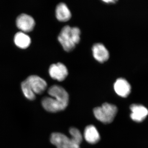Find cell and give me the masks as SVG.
Returning <instances> with one entry per match:
<instances>
[{
	"label": "cell",
	"instance_id": "2e32d148",
	"mask_svg": "<svg viewBox=\"0 0 148 148\" xmlns=\"http://www.w3.org/2000/svg\"><path fill=\"white\" fill-rule=\"evenodd\" d=\"M69 133L72 139L80 145L82 141V136L79 130L75 127H73L69 130Z\"/></svg>",
	"mask_w": 148,
	"mask_h": 148
},
{
	"label": "cell",
	"instance_id": "e0dca14e",
	"mask_svg": "<svg viewBox=\"0 0 148 148\" xmlns=\"http://www.w3.org/2000/svg\"><path fill=\"white\" fill-rule=\"evenodd\" d=\"M104 2L107 3H116V1H103Z\"/></svg>",
	"mask_w": 148,
	"mask_h": 148
},
{
	"label": "cell",
	"instance_id": "52a82bcc",
	"mask_svg": "<svg viewBox=\"0 0 148 148\" xmlns=\"http://www.w3.org/2000/svg\"><path fill=\"white\" fill-rule=\"evenodd\" d=\"M16 24L18 29L22 32H31L35 27L34 19L32 16L26 14H21L16 19Z\"/></svg>",
	"mask_w": 148,
	"mask_h": 148
},
{
	"label": "cell",
	"instance_id": "8992f818",
	"mask_svg": "<svg viewBox=\"0 0 148 148\" xmlns=\"http://www.w3.org/2000/svg\"><path fill=\"white\" fill-rule=\"evenodd\" d=\"M26 80L35 94H41L47 87L46 82L42 78L36 75L29 76Z\"/></svg>",
	"mask_w": 148,
	"mask_h": 148
},
{
	"label": "cell",
	"instance_id": "3957f363",
	"mask_svg": "<svg viewBox=\"0 0 148 148\" xmlns=\"http://www.w3.org/2000/svg\"><path fill=\"white\" fill-rule=\"evenodd\" d=\"M50 141L57 148H80V145L71 138H69L66 135L59 132L52 133L51 136Z\"/></svg>",
	"mask_w": 148,
	"mask_h": 148
},
{
	"label": "cell",
	"instance_id": "277c9868",
	"mask_svg": "<svg viewBox=\"0 0 148 148\" xmlns=\"http://www.w3.org/2000/svg\"><path fill=\"white\" fill-rule=\"evenodd\" d=\"M48 93L51 97L55 98L59 102L67 107L69 103V95L64 88L54 85L49 88Z\"/></svg>",
	"mask_w": 148,
	"mask_h": 148
},
{
	"label": "cell",
	"instance_id": "7c38bea8",
	"mask_svg": "<svg viewBox=\"0 0 148 148\" xmlns=\"http://www.w3.org/2000/svg\"><path fill=\"white\" fill-rule=\"evenodd\" d=\"M84 138L86 142L90 144H95L100 140V134L95 126L92 125L86 126L84 131Z\"/></svg>",
	"mask_w": 148,
	"mask_h": 148
},
{
	"label": "cell",
	"instance_id": "6da1fadb",
	"mask_svg": "<svg viewBox=\"0 0 148 148\" xmlns=\"http://www.w3.org/2000/svg\"><path fill=\"white\" fill-rule=\"evenodd\" d=\"M81 31L77 27L66 26L61 29L58 36V40L64 50L72 51L80 40Z\"/></svg>",
	"mask_w": 148,
	"mask_h": 148
},
{
	"label": "cell",
	"instance_id": "9a60e30c",
	"mask_svg": "<svg viewBox=\"0 0 148 148\" xmlns=\"http://www.w3.org/2000/svg\"><path fill=\"white\" fill-rule=\"evenodd\" d=\"M21 87L24 95L27 99L30 100H34L36 98V94L26 80L21 83Z\"/></svg>",
	"mask_w": 148,
	"mask_h": 148
},
{
	"label": "cell",
	"instance_id": "5bb4252c",
	"mask_svg": "<svg viewBox=\"0 0 148 148\" xmlns=\"http://www.w3.org/2000/svg\"><path fill=\"white\" fill-rule=\"evenodd\" d=\"M14 42L18 47L26 49L30 45L31 42L30 37L23 32H18L14 36Z\"/></svg>",
	"mask_w": 148,
	"mask_h": 148
},
{
	"label": "cell",
	"instance_id": "7a4b0ae2",
	"mask_svg": "<svg viewBox=\"0 0 148 148\" xmlns=\"http://www.w3.org/2000/svg\"><path fill=\"white\" fill-rule=\"evenodd\" d=\"M95 117L99 121L105 124H108L113 121L118 109L116 106L108 103H105L101 107L93 109Z\"/></svg>",
	"mask_w": 148,
	"mask_h": 148
},
{
	"label": "cell",
	"instance_id": "30bf717a",
	"mask_svg": "<svg viewBox=\"0 0 148 148\" xmlns=\"http://www.w3.org/2000/svg\"><path fill=\"white\" fill-rule=\"evenodd\" d=\"M130 109L131 111L130 117L134 121H143L148 116V110L142 105L133 104L130 106Z\"/></svg>",
	"mask_w": 148,
	"mask_h": 148
},
{
	"label": "cell",
	"instance_id": "9c48e42d",
	"mask_svg": "<svg viewBox=\"0 0 148 148\" xmlns=\"http://www.w3.org/2000/svg\"><path fill=\"white\" fill-rule=\"evenodd\" d=\"M92 50L93 57L98 62L103 63L108 60L110 57L109 51L103 44H95L92 46Z\"/></svg>",
	"mask_w": 148,
	"mask_h": 148
},
{
	"label": "cell",
	"instance_id": "8fae6325",
	"mask_svg": "<svg viewBox=\"0 0 148 148\" xmlns=\"http://www.w3.org/2000/svg\"><path fill=\"white\" fill-rule=\"evenodd\" d=\"M114 90L117 94L123 98L127 97L131 92V86L125 79L119 78L116 80L114 85Z\"/></svg>",
	"mask_w": 148,
	"mask_h": 148
},
{
	"label": "cell",
	"instance_id": "5b68a950",
	"mask_svg": "<svg viewBox=\"0 0 148 148\" xmlns=\"http://www.w3.org/2000/svg\"><path fill=\"white\" fill-rule=\"evenodd\" d=\"M49 75L53 79L58 81H63L66 79L69 72L67 67L61 63L51 65L49 70Z\"/></svg>",
	"mask_w": 148,
	"mask_h": 148
},
{
	"label": "cell",
	"instance_id": "ba28073f",
	"mask_svg": "<svg viewBox=\"0 0 148 148\" xmlns=\"http://www.w3.org/2000/svg\"><path fill=\"white\" fill-rule=\"evenodd\" d=\"M42 104L46 110L50 112H57L64 110L67 107L52 97H45Z\"/></svg>",
	"mask_w": 148,
	"mask_h": 148
},
{
	"label": "cell",
	"instance_id": "4fadbf2b",
	"mask_svg": "<svg viewBox=\"0 0 148 148\" xmlns=\"http://www.w3.org/2000/svg\"><path fill=\"white\" fill-rule=\"evenodd\" d=\"M56 15L58 21L66 22L71 17V13L66 4L61 3L56 6Z\"/></svg>",
	"mask_w": 148,
	"mask_h": 148
}]
</instances>
